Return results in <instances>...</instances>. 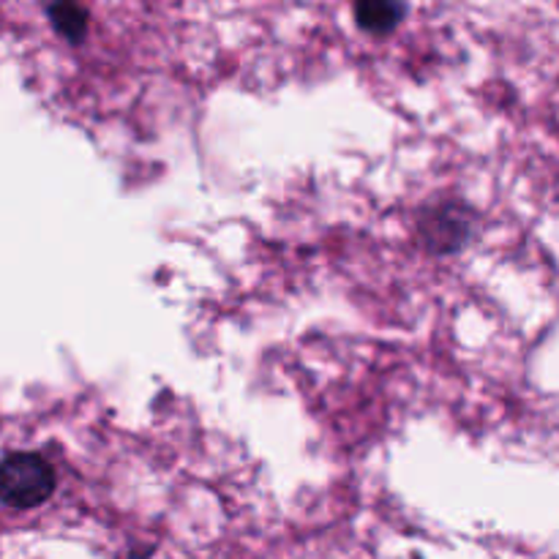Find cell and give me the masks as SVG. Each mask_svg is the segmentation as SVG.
<instances>
[{"label": "cell", "mask_w": 559, "mask_h": 559, "mask_svg": "<svg viewBox=\"0 0 559 559\" xmlns=\"http://www.w3.org/2000/svg\"><path fill=\"white\" fill-rule=\"evenodd\" d=\"M409 5L396 3V0H364V3H355V25L364 33L371 36H388L399 27V22L407 16Z\"/></svg>", "instance_id": "3"}, {"label": "cell", "mask_w": 559, "mask_h": 559, "mask_svg": "<svg viewBox=\"0 0 559 559\" xmlns=\"http://www.w3.org/2000/svg\"><path fill=\"white\" fill-rule=\"evenodd\" d=\"M58 489L52 462L36 451H9L0 469V500L11 511H33Z\"/></svg>", "instance_id": "1"}, {"label": "cell", "mask_w": 559, "mask_h": 559, "mask_svg": "<svg viewBox=\"0 0 559 559\" xmlns=\"http://www.w3.org/2000/svg\"><path fill=\"white\" fill-rule=\"evenodd\" d=\"M44 14H47L49 25H52V31L58 33L63 41H69V44L85 41L87 27H91V14H87L85 5L49 3L47 9H44Z\"/></svg>", "instance_id": "4"}, {"label": "cell", "mask_w": 559, "mask_h": 559, "mask_svg": "<svg viewBox=\"0 0 559 559\" xmlns=\"http://www.w3.org/2000/svg\"><path fill=\"white\" fill-rule=\"evenodd\" d=\"M413 559H424V557H420V555H413Z\"/></svg>", "instance_id": "5"}, {"label": "cell", "mask_w": 559, "mask_h": 559, "mask_svg": "<svg viewBox=\"0 0 559 559\" xmlns=\"http://www.w3.org/2000/svg\"><path fill=\"white\" fill-rule=\"evenodd\" d=\"M473 235L475 213L464 202H435L418 222V238L431 254H456Z\"/></svg>", "instance_id": "2"}]
</instances>
